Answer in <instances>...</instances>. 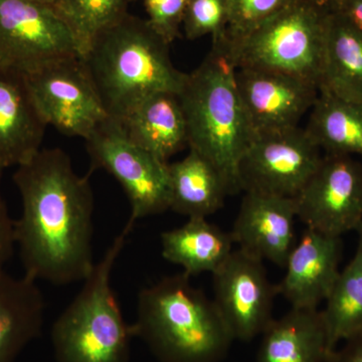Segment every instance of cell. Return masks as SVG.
Wrapping results in <instances>:
<instances>
[{"label": "cell", "instance_id": "obj_7", "mask_svg": "<svg viewBox=\"0 0 362 362\" xmlns=\"http://www.w3.org/2000/svg\"><path fill=\"white\" fill-rule=\"evenodd\" d=\"M92 169H104L122 185L131 204L130 221L164 213L170 207L168 162L128 137L116 119L107 118L86 139Z\"/></svg>", "mask_w": 362, "mask_h": 362}, {"label": "cell", "instance_id": "obj_22", "mask_svg": "<svg viewBox=\"0 0 362 362\" xmlns=\"http://www.w3.org/2000/svg\"><path fill=\"white\" fill-rule=\"evenodd\" d=\"M170 207L189 218H206L223 206L228 185L206 157L189 148L185 158L168 164Z\"/></svg>", "mask_w": 362, "mask_h": 362}, {"label": "cell", "instance_id": "obj_5", "mask_svg": "<svg viewBox=\"0 0 362 362\" xmlns=\"http://www.w3.org/2000/svg\"><path fill=\"white\" fill-rule=\"evenodd\" d=\"M134 223L128 221L83 282L82 290L54 321L52 343L57 362H129L132 335L111 276Z\"/></svg>", "mask_w": 362, "mask_h": 362}, {"label": "cell", "instance_id": "obj_8", "mask_svg": "<svg viewBox=\"0 0 362 362\" xmlns=\"http://www.w3.org/2000/svg\"><path fill=\"white\" fill-rule=\"evenodd\" d=\"M70 56H81L80 47L54 6L35 0H0V66L28 75Z\"/></svg>", "mask_w": 362, "mask_h": 362}, {"label": "cell", "instance_id": "obj_1", "mask_svg": "<svg viewBox=\"0 0 362 362\" xmlns=\"http://www.w3.org/2000/svg\"><path fill=\"white\" fill-rule=\"evenodd\" d=\"M90 173L78 175L59 148L40 149L18 166L13 181L23 213L14 221V237L28 277L68 285L84 282L92 273Z\"/></svg>", "mask_w": 362, "mask_h": 362}, {"label": "cell", "instance_id": "obj_14", "mask_svg": "<svg viewBox=\"0 0 362 362\" xmlns=\"http://www.w3.org/2000/svg\"><path fill=\"white\" fill-rule=\"evenodd\" d=\"M296 218L292 197L247 192L230 233L242 251L285 268L297 243Z\"/></svg>", "mask_w": 362, "mask_h": 362}, {"label": "cell", "instance_id": "obj_13", "mask_svg": "<svg viewBox=\"0 0 362 362\" xmlns=\"http://www.w3.org/2000/svg\"><path fill=\"white\" fill-rule=\"evenodd\" d=\"M235 84L255 134L298 127L319 95L312 83L261 69L237 68Z\"/></svg>", "mask_w": 362, "mask_h": 362}, {"label": "cell", "instance_id": "obj_33", "mask_svg": "<svg viewBox=\"0 0 362 362\" xmlns=\"http://www.w3.org/2000/svg\"><path fill=\"white\" fill-rule=\"evenodd\" d=\"M310 1L315 2V4H322V6H329L331 0H310Z\"/></svg>", "mask_w": 362, "mask_h": 362}, {"label": "cell", "instance_id": "obj_20", "mask_svg": "<svg viewBox=\"0 0 362 362\" xmlns=\"http://www.w3.org/2000/svg\"><path fill=\"white\" fill-rule=\"evenodd\" d=\"M319 92L362 104V32L330 7Z\"/></svg>", "mask_w": 362, "mask_h": 362}, {"label": "cell", "instance_id": "obj_18", "mask_svg": "<svg viewBox=\"0 0 362 362\" xmlns=\"http://www.w3.org/2000/svg\"><path fill=\"white\" fill-rule=\"evenodd\" d=\"M327 334L318 309H295L262 333L257 362H329Z\"/></svg>", "mask_w": 362, "mask_h": 362}, {"label": "cell", "instance_id": "obj_24", "mask_svg": "<svg viewBox=\"0 0 362 362\" xmlns=\"http://www.w3.org/2000/svg\"><path fill=\"white\" fill-rule=\"evenodd\" d=\"M356 233L358 240L354 256L340 271L321 311L330 357L338 343L362 333V226Z\"/></svg>", "mask_w": 362, "mask_h": 362}, {"label": "cell", "instance_id": "obj_26", "mask_svg": "<svg viewBox=\"0 0 362 362\" xmlns=\"http://www.w3.org/2000/svg\"><path fill=\"white\" fill-rule=\"evenodd\" d=\"M293 0H228V23L221 40L233 52L259 26L282 11Z\"/></svg>", "mask_w": 362, "mask_h": 362}, {"label": "cell", "instance_id": "obj_29", "mask_svg": "<svg viewBox=\"0 0 362 362\" xmlns=\"http://www.w3.org/2000/svg\"><path fill=\"white\" fill-rule=\"evenodd\" d=\"M2 173L0 170V181ZM16 244L14 237V221L9 216L6 202L2 199L0 190V272L4 271V266L11 258L13 252V246Z\"/></svg>", "mask_w": 362, "mask_h": 362}, {"label": "cell", "instance_id": "obj_4", "mask_svg": "<svg viewBox=\"0 0 362 362\" xmlns=\"http://www.w3.org/2000/svg\"><path fill=\"white\" fill-rule=\"evenodd\" d=\"M235 70L226 45L213 42L199 68L187 74L178 95L188 147L220 170L230 194L240 192V162L255 135L238 92Z\"/></svg>", "mask_w": 362, "mask_h": 362}, {"label": "cell", "instance_id": "obj_17", "mask_svg": "<svg viewBox=\"0 0 362 362\" xmlns=\"http://www.w3.org/2000/svg\"><path fill=\"white\" fill-rule=\"evenodd\" d=\"M118 121L133 142L161 160L168 162L188 146L187 121L175 93H154Z\"/></svg>", "mask_w": 362, "mask_h": 362}, {"label": "cell", "instance_id": "obj_12", "mask_svg": "<svg viewBox=\"0 0 362 362\" xmlns=\"http://www.w3.org/2000/svg\"><path fill=\"white\" fill-rule=\"evenodd\" d=\"M214 276V302L233 340L252 341L273 320L277 285L268 277L263 261L233 250Z\"/></svg>", "mask_w": 362, "mask_h": 362}, {"label": "cell", "instance_id": "obj_30", "mask_svg": "<svg viewBox=\"0 0 362 362\" xmlns=\"http://www.w3.org/2000/svg\"><path fill=\"white\" fill-rule=\"evenodd\" d=\"M329 7L362 32V0H331Z\"/></svg>", "mask_w": 362, "mask_h": 362}, {"label": "cell", "instance_id": "obj_9", "mask_svg": "<svg viewBox=\"0 0 362 362\" xmlns=\"http://www.w3.org/2000/svg\"><path fill=\"white\" fill-rule=\"evenodd\" d=\"M323 154L304 128L257 133L240 159V192L294 199L318 168Z\"/></svg>", "mask_w": 362, "mask_h": 362}, {"label": "cell", "instance_id": "obj_16", "mask_svg": "<svg viewBox=\"0 0 362 362\" xmlns=\"http://www.w3.org/2000/svg\"><path fill=\"white\" fill-rule=\"evenodd\" d=\"M47 127L25 74L0 66V170L30 160Z\"/></svg>", "mask_w": 362, "mask_h": 362}, {"label": "cell", "instance_id": "obj_21", "mask_svg": "<svg viewBox=\"0 0 362 362\" xmlns=\"http://www.w3.org/2000/svg\"><path fill=\"white\" fill-rule=\"evenodd\" d=\"M163 258L181 267L189 277L216 273L233 252L230 233L206 218H189L185 225L161 233Z\"/></svg>", "mask_w": 362, "mask_h": 362}, {"label": "cell", "instance_id": "obj_28", "mask_svg": "<svg viewBox=\"0 0 362 362\" xmlns=\"http://www.w3.org/2000/svg\"><path fill=\"white\" fill-rule=\"evenodd\" d=\"M150 26L168 44L180 35L188 0H142Z\"/></svg>", "mask_w": 362, "mask_h": 362}, {"label": "cell", "instance_id": "obj_10", "mask_svg": "<svg viewBox=\"0 0 362 362\" xmlns=\"http://www.w3.org/2000/svg\"><path fill=\"white\" fill-rule=\"evenodd\" d=\"M25 76L45 122L62 134L88 139L109 118L81 56L54 59Z\"/></svg>", "mask_w": 362, "mask_h": 362}, {"label": "cell", "instance_id": "obj_11", "mask_svg": "<svg viewBox=\"0 0 362 362\" xmlns=\"http://www.w3.org/2000/svg\"><path fill=\"white\" fill-rule=\"evenodd\" d=\"M307 228L342 237L362 226V164L354 156L323 154L318 168L294 197Z\"/></svg>", "mask_w": 362, "mask_h": 362}, {"label": "cell", "instance_id": "obj_32", "mask_svg": "<svg viewBox=\"0 0 362 362\" xmlns=\"http://www.w3.org/2000/svg\"><path fill=\"white\" fill-rule=\"evenodd\" d=\"M35 1L40 2V4H49V6H54L58 0H35Z\"/></svg>", "mask_w": 362, "mask_h": 362}, {"label": "cell", "instance_id": "obj_27", "mask_svg": "<svg viewBox=\"0 0 362 362\" xmlns=\"http://www.w3.org/2000/svg\"><path fill=\"white\" fill-rule=\"evenodd\" d=\"M228 23V0H188L182 21L187 40L211 35V40L225 35Z\"/></svg>", "mask_w": 362, "mask_h": 362}, {"label": "cell", "instance_id": "obj_31", "mask_svg": "<svg viewBox=\"0 0 362 362\" xmlns=\"http://www.w3.org/2000/svg\"><path fill=\"white\" fill-rule=\"evenodd\" d=\"M329 362H362V333L346 340L341 349L335 350Z\"/></svg>", "mask_w": 362, "mask_h": 362}, {"label": "cell", "instance_id": "obj_3", "mask_svg": "<svg viewBox=\"0 0 362 362\" xmlns=\"http://www.w3.org/2000/svg\"><path fill=\"white\" fill-rule=\"evenodd\" d=\"M181 273L161 279L138 295L132 337L159 362H221L233 338L214 300Z\"/></svg>", "mask_w": 362, "mask_h": 362}, {"label": "cell", "instance_id": "obj_6", "mask_svg": "<svg viewBox=\"0 0 362 362\" xmlns=\"http://www.w3.org/2000/svg\"><path fill=\"white\" fill-rule=\"evenodd\" d=\"M329 6L293 0L230 52L237 68L285 74L318 87Z\"/></svg>", "mask_w": 362, "mask_h": 362}, {"label": "cell", "instance_id": "obj_19", "mask_svg": "<svg viewBox=\"0 0 362 362\" xmlns=\"http://www.w3.org/2000/svg\"><path fill=\"white\" fill-rule=\"evenodd\" d=\"M45 300L37 281L0 272V362H14L40 337Z\"/></svg>", "mask_w": 362, "mask_h": 362}, {"label": "cell", "instance_id": "obj_2", "mask_svg": "<svg viewBox=\"0 0 362 362\" xmlns=\"http://www.w3.org/2000/svg\"><path fill=\"white\" fill-rule=\"evenodd\" d=\"M169 47L129 13L93 40L81 58L109 117L121 120L154 93L180 95L187 74L173 66Z\"/></svg>", "mask_w": 362, "mask_h": 362}, {"label": "cell", "instance_id": "obj_25", "mask_svg": "<svg viewBox=\"0 0 362 362\" xmlns=\"http://www.w3.org/2000/svg\"><path fill=\"white\" fill-rule=\"evenodd\" d=\"M129 0H58L54 7L75 35L81 57L93 40L128 13Z\"/></svg>", "mask_w": 362, "mask_h": 362}, {"label": "cell", "instance_id": "obj_34", "mask_svg": "<svg viewBox=\"0 0 362 362\" xmlns=\"http://www.w3.org/2000/svg\"><path fill=\"white\" fill-rule=\"evenodd\" d=\"M129 1H130V2H131V1H135V0H129Z\"/></svg>", "mask_w": 362, "mask_h": 362}, {"label": "cell", "instance_id": "obj_15", "mask_svg": "<svg viewBox=\"0 0 362 362\" xmlns=\"http://www.w3.org/2000/svg\"><path fill=\"white\" fill-rule=\"evenodd\" d=\"M343 244L333 237L306 228L286 263L278 295L295 309H317L325 301L339 275Z\"/></svg>", "mask_w": 362, "mask_h": 362}, {"label": "cell", "instance_id": "obj_23", "mask_svg": "<svg viewBox=\"0 0 362 362\" xmlns=\"http://www.w3.org/2000/svg\"><path fill=\"white\" fill-rule=\"evenodd\" d=\"M304 129L324 154L362 158L361 103L319 92Z\"/></svg>", "mask_w": 362, "mask_h": 362}]
</instances>
